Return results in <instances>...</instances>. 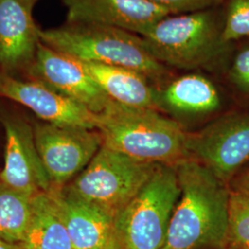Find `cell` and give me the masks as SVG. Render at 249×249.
<instances>
[{
	"label": "cell",
	"instance_id": "1",
	"mask_svg": "<svg viewBox=\"0 0 249 249\" xmlns=\"http://www.w3.org/2000/svg\"><path fill=\"white\" fill-rule=\"evenodd\" d=\"M174 166L180 195L164 248L227 249L230 187L191 157L179 160Z\"/></svg>",
	"mask_w": 249,
	"mask_h": 249
},
{
	"label": "cell",
	"instance_id": "2",
	"mask_svg": "<svg viewBox=\"0 0 249 249\" xmlns=\"http://www.w3.org/2000/svg\"><path fill=\"white\" fill-rule=\"evenodd\" d=\"M103 145L142 161L174 165L188 157L187 134L154 108L127 107L111 101L97 114Z\"/></svg>",
	"mask_w": 249,
	"mask_h": 249
},
{
	"label": "cell",
	"instance_id": "3",
	"mask_svg": "<svg viewBox=\"0 0 249 249\" xmlns=\"http://www.w3.org/2000/svg\"><path fill=\"white\" fill-rule=\"evenodd\" d=\"M43 44L81 61L124 67L144 76L160 77L165 70L143 45L141 36L114 27L73 23L40 30Z\"/></svg>",
	"mask_w": 249,
	"mask_h": 249
},
{
	"label": "cell",
	"instance_id": "4",
	"mask_svg": "<svg viewBox=\"0 0 249 249\" xmlns=\"http://www.w3.org/2000/svg\"><path fill=\"white\" fill-rule=\"evenodd\" d=\"M180 195L174 165L158 164L150 179L116 214L113 234L119 249H161Z\"/></svg>",
	"mask_w": 249,
	"mask_h": 249
},
{
	"label": "cell",
	"instance_id": "5",
	"mask_svg": "<svg viewBox=\"0 0 249 249\" xmlns=\"http://www.w3.org/2000/svg\"><path fill=\"white\" fill-rule=\"evenodd\" d=\"M139 36L157 61L185 70L209 64L223 44L213 17L207 10L169 15Z\"/></svg>",
	"mask_w": 249,
	"mask_h": 249
},
{
	"label": "cell",
	"instance_id": "6",
	"mask_svg": "<svg viewBox=\"0 0 249 249\" xmlns=\"http://www.w3.org/2000/svg\"><path fill=\"white\" fill-rule=\"evenodd\" d=\"M157 163L137 160L102 145L69 188L115 217L150 179Z\"/></svg>",
	"mask_w": 249,
	"mask_h": 249
},
{
	"label": "cell",
	"instance_id": "7",
	"mask_svg": "<svg viewBox=\"0 0 249 249\" xmlns=\"http://www.w3.org/2000/svg\"><path fill=\"white\" fill-rule=\"evenodd\" d=\"M186 149L188 157L229 186L249 162V110L225 114L201 130L187 134Z\"/></svg>",
	"mask_w": 249,
	"mask_h": 249
},
{
	"label": "cell",
	"instance_id": "8",
	"mask_svg": "<svg viewBox=\"0 0 249 249\" xmlns=\"http://www.w3.org/2000/svg\"><path fill=\"white\" fill-rule=\"evenodd\" d=\"M39 156L53 187H61L89 163L103 145L99 132L44 123L34 130Z\"/></svg>",
	"mask_w": 249,
	"mask_h": 249
},
{
	"label": "cell",
	"instance_id": "9",
	"mask_svg": "<svg viewBox=\"0 0 249 249\" xmlns=\"http://www.w3.org/2000/svg\"><path fill=\"white\" fill-rule=\"evenodd\" d=\"M33 70L50 88L73 99L95 114L112 101L79 59L39 43Z\"/></svg>",
	"mask_w": 249,
	"mask_h": 249
},
{
	"label": "cell",
	"instance_id": "10",
	"mask_svg": "<svg viewBox=\"0 0 249 249\" xmlns=\"http://www.w3.org/2000/svg\"><path fill=\"white\" fill-rule=\"evenodd\" d=\"M0 95L29 108L45 123L87 129L97 127V114L43 82L3 76L0 77Z\"/></svg>",
	"mask_w": 249,
	"mask_h": 249
},
{
	"label": "cell",
	"instance_id": "11",
	"mask_svg": "<svg viewBox=\"0 0 249 249\" xmlns=\"http://www.w3.org/2000/svg\"><path fill=\"white\" fill-rule=\"evenodd\" d=\"M6 148L0 183L28 196L48 193L53 186L36 148L34 131L18 120H5Z\"/></svg>",
	"mask_w": 249,
	"mask_h": 249
},
{
	"label": "cell",
	"instance_id": "12",
	"mask_svg": "<svg viewBox=\"0 0 249 249\" xmlns=\"http://www.w3.org/2000/svg\"><path fill=\"white\" fill-rule=\"evenodd\" d=\"M69 24L114 27L137 36L171 14L146 0H63Z\"/></svg>",
	"mask_w": 249,
	"mask_h": 249
},
{
	"label": "cell",
	"instance_id": "13",
	"mask_svg": "<svg viewBox=\"0 0 249 249\" xmlns=\"http://www.w3.org/2000/svg\"><path fill=\"white\" fill-rule=\"evenodd\" d=\"M71 240L73 249H104L110 240L115 216L78 196L69 187L50 191Z\"/></svg>",
	"mask_w": 249,
	"mask_h": 249
},
{
	"label": "cell",
	"instance_id": "14",
	"mask_svg": "<svg viewBox=\"0 0 249 249\" xmlns=\"http://www.w3.org/2000/svg\"><path fill=\"white\" fill-rule=\"evenodd\" d=\"M37 0H0V65L14 70L34 61L41 42L33 17Z\"/></svg>",
	"mask_w": 249,
	"mask_h": 249
},
{
	"label": "cell",
	"instance_id": "15",
	"mask_svg": "<svg viewBox=\"0 0 249 249\" xmlns=\"http://www.w3.org/2000/svg\"><path fill=\"white\" fill-rule=\"evenodd\" d=\"M81 63L111 100L127 107L156 109V93L142 73L119 66Z\"/></svg>",
	"mask_w": 249,
	"mask_h": 249
},
{
	"label": "cell",
	"instance_id": "16",
	"mask_svg": "<svg viewBox=\"0 0 249 249\" xmlns=\"http://www.w3.org/2000/svg\"><path fill=\"white\" fill-rule=\"evenodd\" d=\"M21 249H73L56 203L50 192L33 197V214Z\"/></svg>",
	"mask_w": 249,
	"mask_h": 249
},
{
	"label": "cell",
	"instance_id": "17",
	"mask_svg": "<svg viewBox=\"0 0 249 249\" xmlns=\"http://www.w3.org/2000/svg\"><path fill=\"white\" fill-rule=\"evenodd\" d=\"M156 93V92H155ZM157 105L185 114L212 113L221 107V97L212 81L200 75H186L156 94Z\"/></svg>",
	"mask_w": 249,
	"mask_h": 249
},
{
	"label": "cell",
	"instance_id": "18",
	"mask_svg": "<svg viewBox=\"0 0 249 249\" xmlns=\"http://www.w3.org/2000/svg\"><path fill=\"white\" fill-rule=\"evenodd\" d=\"M33 197L0 183V239L23 240L33 214Z\"/></svg>",
	"mask_w": 249,
	"mask_h": 249
},
{
	"label": "cell",
	"instance_id": "19",
	"mask_svg": "<svg viewBox=\"0 0 249 249\" xmlns=\"http://www.w3.org/2000/svg\"><path fill=\"white\" fill-rule=\"evenodd\" d=\"M227 249H249V193L231 190Z\"/></svg>",
	"mask_w": 249,
	"mask_h": 249
},
{
	"label": "cell",
	"instance_id": "20",
	"mask_svg": "<svg viewBox=\"0 0 249 249\" xmlns=\"http://www.w3.org/2000/svg\"><path fill=\"white\" fill-rule=\"evenodd\" d=\"M249 36V0H231L221 33L223 44Z\"/></svg>",
	"mask_w": 249,
	"mask_h": 249
},
{
	"label": "cell",
	"instance_id": "21",
	"mask_svg": "<svg viewBox=\"0 0 249 249\" xmlns=\"http://www.w3.org/2000/svg\"><path fill=\"white\" fill-rule=\"evenodd\" d=\"M153 5L167 9L171 14H184L206 10L222 0H146Z\"/></svg>",
	"mask_w": 249,
	"mask_h": 249
},
{
	"label": "cell",
	"instance_id": "22",
	"mask_svg": "<svg viewBox=\"0 0 249 249\" xmlns=\"http://www.w3.org/2000/svg\"><path fill=\"white\" fill-rule=\"evenodd\" d=\"M230 77L237 89L249 94V48L243 50L236 55L231 67Z\"/></svg>",
	"mask_w": 249,
	"mask_h": 249
},
{
	"label": "cell",
	"instance_id": "23",
	"mask_svg": "<svg viewBox=\"0 0 249 249\" xmlns=\"http://www.w3.org/2000/svg\"><path fill=\"white\" fill-rule=\"evenodd\" d=\"M229 187L231 191L249 193V162L232 178Z\"/></svg>",
	"mask_w": 249,
	"mask_h": 249
},
{
	"label": "cell",
	"instance_id": "24",
	"mask_svg": "<svg viewBox=\"0 0 249 249\" xmlns=\"http://www.w3.org/2000/svg\"><path fill=\"white\" fill-rule=\"evenodd\" d=\"M0 249H21L18 244L9 243L7 241L0 239Z\"/></svg>",
	"mask_w": 249,
	"mask_h": 249
},
{
	"label": "cell",
	"instance_id": "25",
	"mask_svg": "<svg viewBox=\"0 0 249 249\" xmlns=\"http://www.w3.org/2000/svg\"><path fill=\"white\" fill-rule=\"evenodd\" d=\"M104 249H119L118 245H117V243H116V238H115V236H114L113 233H112V236H111L110 240L108 241L106 248Z\"/></svg>",
	"mask_w": 249,
	"mask_h": 249
},
{
	"label": "cell",
	"instance_id": "26",
	"mask_svg": "<svg viewBox=\"0 0 249 249\" xmlns=\"http://www.w3.org/2000/svg\"><path fill=\"white\" fill-rule=\"evenodd\" d=\"M166 249V248H164V247H163V248H162V249Z\"/></svg>",
	"mask_w": 249,
	"mask_h": 249
},
{
	"label": "cell",
	"instance_id": "27",
	"mask_svg": "<svg viewBox=\"0 0 249 249\" xmlns=\"http://www.w3.org/2000/svg\"></svg>",
	"mask_w": 249,
	"mask_h": 249
}]
</instances>
